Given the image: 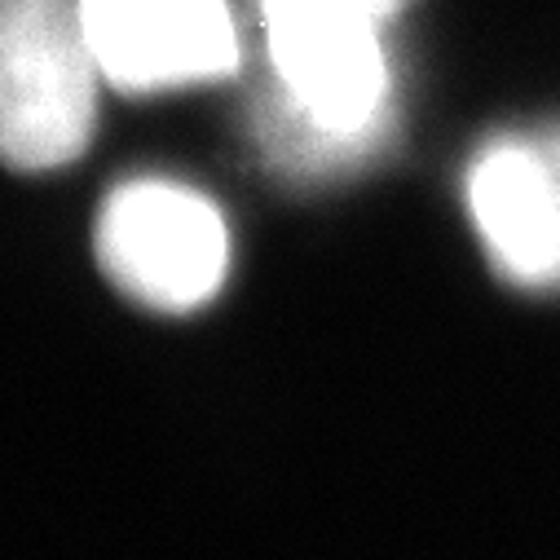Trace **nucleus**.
Wrapping results in <instances>:
<instances>
[{
    "mask_svg": "<svg viewBox=\"0 0 560 560\" xmlns=\"http://www.w3.org/2000/svg\"><path fill=\"white\" fill-rule=\"evenodd\" d=\"M384 19L349 0H265L269 58L314 155H362L388 119Z\"/></svg>",
    "mask_w": 560,
    "mask_h": 560,
    "instance_id": "f257e3e1",
    "label": "nucleus"
},
{
    "mask_svg": "<svg viewBox=\"0 0 560 560\" xmlns=\"http://www.w3.org/2000/svg\"><path fill=\"white\" fill-rule=\"evenodd\" d=\"M97 54L80 0H0V160L40 173L89 147Z\"/></svg>",
    "mask_w": 560,
    "mask_h": 560,
    "instance_id": "f03ea898",
    "label": "nucleus"
},
{
    "mask_svg": "<svg viewBox=\"0 0 560 560\" xmlns=\"http://www.w3.org/2000/svg\"><path fill=\"white\" fill-rule=\"evenodd\" d=\"M230 243L221 212L173 182H128L97 217V265L110 283L151 310H195L225 278Z\"/></svg>",
    "mask_w": 560,
    "mask_h": 560,
    "instance_id": "7ed1b4c3",
    "label": "nucleus"
},
{
    "mask_svg": "<svg viewBox=\"0 0 560 560\" xmlns=\"http://www.w3.org/2000/svg\"><path fill=\"white\" fill-rule=\"evenodd\" d=\"M97 67L124 93L217 80L238 67L225 0H80Z\"/></svg>",
    "mask_w": 560,
    "mask_h": 560,
    "instance_id": "20e7f679",
    "label": "nucleus"
},
{
    "mask_svg": "<svg viewBox=\"0 0 560 560\" xmlns=\"http://www.w3.org/2000/svg\"><path fill=\"white\" fill-rule=\"evenodd\" d=\"M468 208L521 288H560V137H499L468 173Z\"/></svg>",
    "mask_w": 560,
    "mask_h": 560,
    "instance_id": "39448f33",
    "label": "nucleus"
},
{
    "mask_svg": "<svg viewBox=\"0 0 560 560\" xmlns=\"http://www.w3.org/2000/svg\"><path fill=\"white\" fill-rule=\"evenodd\" d=\"M349 5H358V10H366V14H375V19H393L397 10H401V0H349Z\"/></svg>",
    "mask_w": 560,
    "mask_h": 560,
    "instance_id": "423d86ee",
    "label": "nucleus"
}]
</instances>
